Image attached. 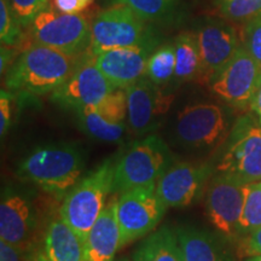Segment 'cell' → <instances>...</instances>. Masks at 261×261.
Wrapping results in <instances>:
<instances>
[{
	"label": "cell",
	"instance_id": "6da1fadb",
	"mask_svg": "<svg viewBox=\"0 0 261 261\" xmlns=\"http://www.w3.org/2000/svg\"><path fill=\"white\" fill-rule=\"evenodd\" d=\"M86 160V152L77 143H50L25 155L16 168V175L61 201L83 178Z\"/></svg>",
	"mask_w": 261,
	"mask_h": 261
},
{
	"label": "cell",
	"instance_id": "7a4b0ae2",
	"mask_svg": "<svg viewBox=\"0 0 261 261\" xmlns=\"http://www.w3.org/2000/svg\"><path fill=\"white\" fill-rule=\"evenodd\" d=\"M83 55L71 56L44 45L29 44L5 73L6 90L29 96L55 92L69 79Z\"/></svg>",
	"mask_w": 261,
	"mask_h": 261
},
{
	"label": "cell",
	"instance_id": "3957f363",
	"mask_svg": "<svg viewBox=\"0 0 261 261\" xmlns=\"http://www.w3.org/2000/svg\"><path fill=\"white\" fill-rule=\"evenodd\" d=\"M114 163L108 159L84 175L65 195L58 215L85 242L91 228L106 207V200L114 188Z\"/></svg>",
	"mask_w": 261,
	"mask_h": 261
},
{
	"label": "cell",
	"instance_id": "277c9868",
	"mask_svg": "<svg viewBox=\"0 0 261 261\" xmlns=\"http://www.w3.org/2000/svg\"><path fill=\"white\" fill-rule=\"evenodd\" d=\"M173 161L171 149L159 136L148 135L136 140L115 160L113 192L122 194L158 182Z\"/></svg>",
	"mask_w": 261,
	"mask_h": 261
},
{
	"label": "cell",
	"instance_id": "5b68a950",
	"mask_svg": "<svg viewBox=\"0 0 261 261\" xmlns=\"http://www.w3.org/2000/svg\"><path fill=\"white\" fill-rule=\"evenodd\" d=\"M215 172L246 184L261 181V123L253 114H243L228 133Z\"/></svg>",
	"mask_w": 261,
	"mask_h": 261
},
{
	"label": "cell",
	"instance_id": "8992f818",
	"mask_svg": "<svg viewBox=\"0 0 261 261\" xmlns=\"http://www.w3.org/2000/svg\"><path fill=\"white\" fill-rule=\"evenodd\" d=\"M31 44L80 56L90 48L91 24L84 15L58 12L51 3L25 28Z\"/></svg>",
	"mask_w": 261,
	"mask_h": 261
},
{
	"label": "cell",
	"instance_id": "52a82bcc",
	"mask_svg": "<svg viewBox=\"0 0 261 261\" xmlns=\"http://www.w3.org/2000/svg\"><path fill=\"white\" fill-rule=\"evenodd\" d=\"M228 133V116L214 103H196L182 108L173 126L174 140L188 151L202 152L218 148Z\"/></svg>",
	"mask_w": 261,
	"mask_h": 261
},
{
	"label": "cell",
	"instance_id": "ba28073f",
	"mask_svg": "<svg viewBox=\"0 0 261 261\" xmlns=\"http://www.w3.org/2000/svg\"><path fill=\"white\" fill-rule=\"evenodd\" d=\"M41 213L34 190L6 185L0 200V240L34 249L41 231Z\"/></svg>",
	"mask_w": 261,
	"mask_h": 261
},
{
	"label": "cell",
	"instance_id": "9c48e42d",
	"mask_svg": "<svg viewBox=\"0 0 261 261\" xmlns=\"http://www.w3.org/2000/svg\"><path fill=\"white\" fill-rule=\"evenodd\" d=\"M167 207L159 196L156 182L133 188L117 198L121 247L151 233L162 220Z\"/></svg>",
	"mask_w": 261,
	"mask_h": 261
},
{
	"label": "cell",
	"instance_id": "30bf717a",
	"mask_svg": "<svg viewBox=\"0 0 261 261\" xmlns=\"http://www.w3.org/2000/svg\"><path fill=\"white\" fill-rule=\"evenodd\" d=\"M152 32L129 8L113 5L93 18L89 50L97 56L114 48L133 46L144 41Z\"/></svg>",
	"mask_w": 261,
	"mask_h": 261
},
{
	"label": "cell",
	"instance_id": "8fae6325",
	"mask_svg": "<svg viewBox=\"0 0 261 261\" xmlns=\"http://www.w3.org/2000/svg\"><path fill=\"white\" fill-rule=\"evenodd\" d=\"M116 90L98 69L96 56L87 50L73 74L61 87L51 93V100L63 109L79 110L97 106L108 94Z\"/></svg>",
	"mask_w": 261,
	"mask_h": 261
},
{
	"label": "cell",
	"instance_id": "7c38bea8",
	"mask_svg": "<svg viewBox=\"0 0 261 261\" xmlns=\"http://www.w3.org/2000/svg\"><path fill=\"white\" fill-rule=\"evenodd\" d=\"M246 182L231 175H213L205 194V214L218 233L234 241L238 238V225L242 215Z\"/></svg>",
	"mask_w": 261,
	"mask_h": 261
},
{
	"label": "cell",
	"instance_id": "4fadbf2b",
	"mask_svg": "<svg viewBox=\"0 0 261 261\" xmlns=\"http://www.w3.org/2000/svg\"><path fill=\"white\" fill-rule=\"evenodd\" d=\"M261 69L241 45L230 62L211 81V91L231 108L246 110L252 104Z\"/></svg>",
	"mask_w": 261,
	"mask_h": 261
},
{
	"label": "cell",
	"instance_id": "5bb4252c",
	"mask_svg": "<svg viewBox=\"0 0 261 261\" xmlns=\"http://www.w3.org/2000/svg\"><path fill=\"white\" fill-rule=\"evenodd\" d=\"M195 35L202 60L200 83L210 85L241 46L237 33L224 19L204 18L196 28Z\"/></svg>",
	"mask_w": 261,
	"mask_h": 261
},
{
	"label": "cell",
	"instance_id": "9a60e30c",
	"mask_svg": "<svg viewBox=\"0 0 261 261\" xmlns=\"http://www.w3.org/2000/svg\"><path fill=\"white\" fill-rule=\"evenodd\" d=\"M214 171L207 162L172 163L156 182L159 196L167 208H187L197 200Z\"/></svg>",
	"mask_w": 261,
	"mask_h": 261
},
{
	"label": "cell",
	"instance_id": "2e32d148",
	"mask_svg": "<svg viewBox=\"0 0 261 261\" xmlns=\"http://www.w3.org/2000/svg\"><path fill=\"white\" fill-rule=\"evenodd\" d=\"M159 45V38L152 32L144 41L133 46L114 48L97 55L96 64L115 89L126 90L145 76L149 58Z\"/></svg>",
	"mask_w": 261,
	"mask_h": 261
},
{
	"label": "cell",
	"instance_id": "e0dca14e",
	"mask_svg": "<svg viewBox=\"0 0 261 261\" xmlns=\"http://www.w3.org/2000/svg\"><path fill=\"white\" fill-rule=\"evenodd\" d=\"M127 122L136 136H148L158 129L169 110L173 97L144 76L126 89Z\"/></svg>",
	"mask_w": 261,
	"mask_h": 261
},
{
	"label": "cell",
	"instance_id": "ac0fdd59",
	"mask_svg": "<svg viewBox=\"0 0 261 261\" xmlns=\"http://www.w3.org/2000/svg\"><path fill=\"white\" fill-rule=\"evenodd\" d=\"M120 248L121 234L117 221V198H113L104 207L84 242L83 261H115Z\"/></svg>",
	"mask_w": 261,
	"mask_h": 261
},
{
	"label": "cell",
	"instance_id": "d6986e66",
	"mask_svg": "<svg viewBox=\"0 0 261 261\" xmlns=\"http://www.w3.org/2000/svg\"><path fill=\"white\" fill-rule=\"evenodd\" d=\"M185 261H236L228 242L220 233L195 226L175 228Z\"/></svg>",
	"mask_w": 261,
	"mask_h": 261
},
{
	"label": "cell",
	"instance_id": "ffe728a7",
	"mask_svg": "<svg viewBox=\"0 0 261 261\" xmlns=\"http://www.w3.org/2000/svg\"><path fill=\"white\" fill-rule=\"evenodd\" d=\"M42 246L51 261H83L84 242L60 215L48 221Z\"/></svg>",
	"mask_w": 261,
	"mask_h": 261
},
{
	"label": "cell",
	"instance_id": "44dd1931",
	"mask_svg": "<svg viewBox=\"0 0 261 261\" xmlns=\"http://www.w3.org/2000/svg\"><path fill=\"white\" fill-rule=\"evenodd\" d=\"M112 5H125L146 23H173L182 17L189 0H107Z\"/></svg>",
	"mask_w": 261,
	"mask_h": 261
},
{
	"label": "cell",
	"instance_id": "7402d4cb",
	"mask_svg": "<svg viewBox=\"0 0 261 261\" xmlns=\"http://www.w3.org/2000/svg\"><path fill=\"white\" fill-rule=\"evenodd\" d=\"M132 261H185L175 230L163 226L136 248Z\"/></svg>",
	"mask_w": 261,
	"mask_h": 261
},
{
	"label": "cell",
	"instance_id": "603a6c76",
	"mask_svg": "<svg viewBox=\"0 0 261 261\" xmlns=\"http://www.w3.org/2000/svg\"><path fill=\"white\" fill-rule=\"evenodd\" d=\"M175 47V84L201 79L202 60L195 33H181L174 39Z\"/></svg>",
	"mask_w": 261,
	"mask_h": 261
},
{
	"label": "cell",
	"instance_id": "cb8c5ba5",
	"mask_svg": "<svg viewBox=\"0 0 261 261\" xmlns=\"http://www.w3.org/2000/svg\"><path fill=\"white\" fill-rule=\"evenodd\" d=\"M76 114L81 129L91 138L107 143H119L125 137L127 130L126 123H112L107 121L97 112L94 106L76 110Z\"/></svg>",
	"mask_w": 261,
	"mask_h": 261
},
{
	"label": "cell",
	"instance_id": "d4e9b609",
	"mask_svg": "<svg viewBox=\"0 0 261 261\" xmlns=\"http://www.w3.org/2000/svg\"><path fill=\"white\" fill-rule=\"evenodd\" d=\"M174 41L159 45L149 58L145 76L158 85V86H163V85H167L174 79Z\"/></svg>",
	"mask_w": 261,
	"mask_h": 261
},
{
	"label": "cell",
	"instance_id": "484cf974",
	"mask_svg": "<svg viewBox=\"0 0 261 261\" xmlns=\"http://www.w3.org/2000/svg\"><path fill=\"white\" fill-rule=\"evenodd\" d=\"M261 227V181L249 182L246 185L244 203L240 225L238 237H244Z\"/></svg>",
	"mask_w": 261,
	"mask_h": 261
},
{
	"label": "cell",
	"instance_id": "4316f807",
	"mask_svg": "<svg viewBox=\"0 0 261 261\" xmlns=\"http://www.w3.org/2000/svg\"><path fill=\"white\" fill-rule=\"evenodd\" d=\"M19 23L8 0H0V40L8 47H18L24 42L27 33Z\"/></svg>",
	"mask_w": 261,
	"mask_h": 261
},
{
	"label": "cell",
	"instance_id": "83f0119b",
	"mask_svg": "<svg viewBox=\"0 0 261 261\" xmlns=\"http://www.w3.org/2000/svg\"><path fill=\"white\" fill-rule=\"evenodd\" d=\"M220 11L233 22L252 21L261 17V0H219Z\"/></svg>",
	"mask_w": 261,
	"mask_h": 261
},
{
	"label": "cell",
	"instance_id": "f1b7e54d",
	"mask_svg": "<svg viewBox=\"0 0 261 261\" xmlns=\"http://www.w3.org/2000/svg\"><path fill=\"white\" fill-rule=\"evenodd\" d=\"M96 107L97 112L107 121L112 123H126L127 120V92L123 89H116L109 93Z\"/></svg>",
	"mask_w": 261,
	"mask_h": 261
},
{
	"label": "cell",
	"instance_id": "f546056e",
	"mask_svg": "<svg viewBox=\"0 0 261 261\" xmlns=\"http://www.w3.org/2000/svg\"><path fill=\"white\" fill-rule=\"evenodd\" d=\"M10 8L19 23L27 28L38 14L50 4L51 0H8Z\"/></svg>",
	"mask_w": 261,
	"mask_h": 261
},
{
	"label": "cell",
	"instance_id": "4dcf8cb0",
	"mask_svg": "<svg viewBox=\"0 0 261 261\" xmlns=\"http://www.w3.org/2000/svg\"><path fill=\"white\" fill-rule=\"evenodd\" d=\"M243 47L261 69V17L254 18L244 23Z\"/></svg>",
	"mask_w": 261,
	"mask_h": 261
},
{
	"label": "cell",
	"instance_id": "1f68e13d",
	"mask_svg": "<svg viewBox=\"0 0 261 261\" xmlns=\"http://www.w3.org/2000/svg\"><path fill=\"white\" fill-rule=\"evenodd\" d=\"M15 94L9 90L0 92V136L5 137L11 127L12 113H14Z\"/></svg>",
	"mask_w": 261,
	"mask_h": 261
},
{
	"label": "cell",
	"instance_id": "d6a6232c",
	"mask_svg": "<svg viewBox=\"0 0 261 261\" xmlns=\"http://www.w3.org/2000/svg\"><path fill=\"white\" fill-rule=\"evenodd\" d=\"M32 250L0 240V261H27Z\"/></svg>",
	"mask_w": 261,
	"mask_h": 261
},
{
	"label": "cell",
	"instance_id": "836d02e7",
	"mask_svg": "<svg viewBox=\"0 0 261 261\" xmlns=\"http://www.w3.org/2000/svg\"><path fill=\"white\" fill-rule=\"evenodd\" d=\"M240 252L244 256L261 255V227L241 238Z\"/></svg>",
	"mask_w": 261,
	"mask_h": 261
},
{
	"label": "cell",
	"instance_id": "e575fe53",
	"mask_svg": "<svg viewBox=\"0 0 261 261\" xmlns=\"http://www.w3.org/2000/svg\"><path fill=\"white\" fill-rule=\"evenodd\" d=\"M51 5L62 14L76 15L86 10L90 6L84 0H51Z\"/></svg>",
	"mask_w": 261,
	"mask_h": 261
},
{
	"label": "cell",
	"instance_id": "d590c367",
	"mask_svg": "<svg viewBox=\"0 0 261 261\" xmlns=\"http://www.w3.org/2000/svg\"><path fill=\"white\" fill-rule=\"evenodd\" d=\"M15 47H8L2 45V57H0V71L2 75L9 70V68L11 67V64L14 63L15 58Z\"/></svg>",
	"mask_w": 261,
	"mask_h": 261
},
{
	"label": "cell",
	"instance_id": "8d00e7d4",
	"mask_svg": "<svg viewBox=\"0 0 261 261\" xmlns=\"http://www.w3.org/2000/svg\"><path fill=\"white\" fill-rule=\"evenodd\" d=\"M250 109L253 110V113L255 114L257 120H259L261 123V76L259 79V83H257L255 92H254L252 104H250Z\"/></svg>",
	"mask_w": 261,
	"mask_h": 261
},
{
	"label": "cell",
	"instance_id": "74e56055",
	"mask_svg": "<svg viewBox=\"0 0 261 261\" xmlns=\"http://www.w3.org/2000/svg\"><path fill=\"white\" fill-rule=\"evenodd\" d=\"M27 261H51L46 255L44 246H38L37 248L32 250V253L29 254Z\"/></svg>",
	"mask_w": 261,
	"mask_h": 261
},
{
	"label": "cell",
	"instance_id": "f35d334b",
	"mask_svg": "<svg viewBox=\"0 0 261 261\" xmlns=\"http://www.w3.org/2000/svg\"><path fill=\"white\" fill-rule=\"evenodd\" d=\"M244 261H261V255H253V256H248Z\"/></svg>",
	"mask_w": 261,
	"mask_h": 261
},
{
	"label": "cell",
	"instance_id": "ab89813d",
	"mask_svg": "<svg viewBox=\"0 0 261 261\" xmlns=\"http://www.w3.org/2000/svg\"><path fill=\"white\" fill-rule=\"evenodd\" d=\"M84 2H86L87 4L91 5V4H92V3H93V0H84Z\"/></svg>",
	"mask_w": 261,
	"mask_h": 261
},
{
	"label": "cell",
	"instance_id": "60d3db41",
	"mask_svg": "<svg viewBox=\"0 0 261 261\" xmlns=\"http://www.w3.org/2000/svg\"><path fill=\"white\" fill-rule=\"evenodd\" d=\"M116 261H129L128 259H120V260H116Z\"/></svg>",
	"mask_w": 261,
	"mask_h": 261
}]
</instances>
